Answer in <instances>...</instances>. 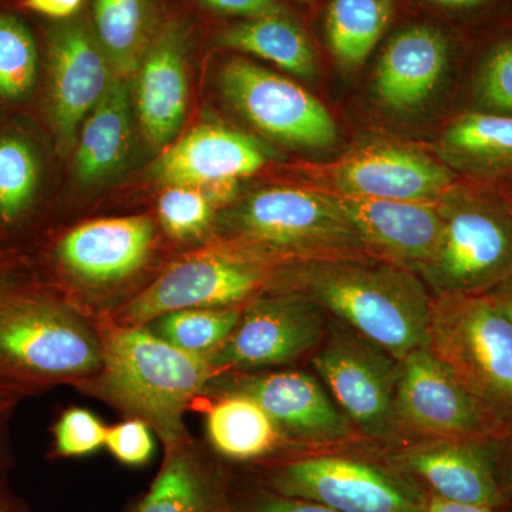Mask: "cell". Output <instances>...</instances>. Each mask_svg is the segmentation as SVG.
Listing matches in <instances>:
<instances>
[{
	"instance_id": "6da1fadb",
	"label": "cell",
	"mask_w": 512,
	"mask_h": 512,
	"mask_svg": "<svg viewBox=\"0 0 512 512\" xmlns=\"http://www.w3.org/2000/svg\"><path fill=\"white\" fill-rule=\"evenodd\" d=\"M99 372L76 387L123 419L150 426L164 448L192 439L185 414L214 377L210 356L191 355L168 345L147 326L97 323Z\"/></svg>"
},
{
	"instance_id": "7a4b0ae2",
	"label": "cell",
	"mask_w": 512,
	"mask_h": 512,
	"mask_svg": "<svg viewBox=\"0 0 512 512\" xmlns=\"http://www.w3.org/2000/svg\"><path fill=\"white\" fill-rule=\"evenodd\" d=\"M272 291H298L402 360L426 348L433 295L416 272L373 256L279 268Z\"/></svg>"
},
{
	"instance_id": "3957f363",
	"label": "cell",
	"mask_w": 512,
	"mask_h": 512,
	"mask_svg": "<svg viewBox=\"0 0 512 512\" xmlns=\"http://www.w3.org/2000/svg\"><path fill=\"white\" fill-rule=\"evenodd\" d=\"M101 366L96 323L53 289L19 288L0 299V384L22 397L79 387Z\"/></svg>"
},
{
	"instance_id": "277c9868",
	"label": "cell",
	"mask_w": 512,
	"mask_h": 512,
	"mask_svg": "<svg viewBox=\"0 0 512 512\" xmlns=\"http://www.w3.org/2000/svg\"><path fill=\"white\" fill-rule=\"evenodd\" d=\"M158 244V225L148 215L80 222L53 244L50 258L62 284L53 291L96 325L109 320L146 289L140 281Z\"/></svg>"
},
{
	"instance_id": "5b68a950",
	"label": "cell",
	"mask_w": 512,
	"mask_h": 512,
	"mask_svg": "<svg viewBox=\"0 0 512 512\" xmlns=\"http://www.w3.org/2000/svg\"><path fill=\"white\" fill-rule=\"evenodd\" d=\"M276 494L339 512H423L424 493L363 443L288 450L251 466L248 476Z\"/></svg>"
},
{
	"instance_id": "8992f818",
	"label": "cell",
	"mask_w": 512,
	"mask_h": 512,
	"mask_svg": "<svg viewBox=\"0 0 512 512\" xmlns=\"http://www.w3.org/2000/svg\"><path fill=\"white\" fill-rule=\"evenodd\" d=\"M426 348L511 436L512 323L490 295L433 296Z\"/></svg>"
},
{
	"instance_id": "52a82bcc",
	"label": "cell",
	"mask_w": 512,
	"mask_h": 512,
	"mask_svg": "<svg viewBox=\"0 0 512 512\" xmlns=\"http://www.w3.org/2000/svg\"><path fill=\"white\" fill-rule=\"evenodd\" d=\"M278 266L370 256L338 197L274 187L239 205L222 239Z\"/></svg>"
},
{
	"instance_id": "ba28073f",
	"label": "cell",
	"mask_w": 512,
	"mask_h": 512,
	"mask_svg": "<svg viewBox=\"0 0 512 512\" xmlns=\"http://www.w3.org/2000/svg\"><path fill=\"white\" fill-rule=\"evenodd\" d=\"M278 271V266L221 239L171 259L157 278L109 322L143 326L180 309L244 306L274 288Z\"/></svg>"
},
{
	"instance_id": "9c48e42d",
	"label": "cell",
	"mask_w": 512,
	"mask_h": 512,
	"mask_svg": "<svg viewBox=\"0 0 512 512\" xmlns=\"http://www.w3.org/2000/svg\"><path fill=\"white\" fill-rule=\"evenodd\" d=\"M309 363L360 441L382 451L399 446L394 426L397 357L330 316Z\"/></svg>"
},
{
	"instance_id": "30bf717a",
	"label": "cell",
	"mask_w": 512,
	"mask_h": 512,
	"mask_svg": "<svg viewBox=\"0 0 512 512\" xmlns=\"http://www.w3.org/2000/svg\"><path fill=\"white\" fill-rule=\"evenodd\" d=\"M440 211L439 249L419 274L431 295H487L512 279V218L503 208L463 198Z\"/></svg>"
},
{
	"instance_id": "8fae6325",
	"label": "cell",
	"mask_w": 512,
	"mask_h": 512,
	"mask_svg": "<svg viewBox=\"0 0 512 512\" xmlns=\"http://www.w3.org/2000/svg\"><path fill=\"white\" fill-rule=\"evenodd\" d=\"M329 320V313L301 292L262 293L244 306L237 328L210 356L214 377L284 369L309 360L325 338Z\"/></svg>"
},
{
	"instance_id": "7c38bea8",
	"label": "cell",
	"mask_w": 512,
	"mask_h": 512,
	"mask_svg": "<svg viewBox=\"0 0 512 512\" xmlns=\"http://www.w3.org/2000/svg\"><path fill=\"white\" fill-rule=\"evenodd\" d=\"M221 394H244L255 400L275 421L289 450L363 443L319 377L306 370L227 373L211 379L200 399Z\"/></svg>"
},
{
	"instance_id": "4fadbf2b",
	"label": "cell",
	"mask_w": 512,
	"mask_h": 512,
	"mask_svg": "<svg viewBox=\"0 0 512 512\" xmlns=\"http://www.w3.org/2000/svg\"><path fill=\"white\" fill-rule=\"evenodd\" d=\"M228 103L265 136L291 148L328 150L338 141L329 110L299 84L241 57L220 70Z\"/></svg>"
},
{
	"instance_id": "5bb4252c",
	"label": "cell",
	"mask_w": 512,
	"mask_h": 512,
	"mask_svg": "<svg viewBox=\"0 0 512 512\" xmlns=\"http://www.w3.org/2000/svg\"><path fill=\"white\" fill-rule=\"evenodd\" d=\"M394 426L397 448L427 440H500L476 400L427 348L400 360Z\"/></svg>"
},
{
	"instance_id": "9a60e30c",
	"label": "cell",
	"mask_w": 512,
	"mask_h": 512,
	"mask_svg": "<svg viewBox=\"0 0 512 512\" xmlns=\"http://www.w3.org/2000/svg\"><path fill=\"white\" fill-rule=\"evenodd\" d=\"M494 439L427 440L383 451L424 494L503 510L510 504L498 471Z\"/></svg>"
},
{
	"instance_id": "2e32d148",
	"label": "cell",
	"mask_w": 512,
	"mask_h": 512,
	"mask_svg": "<svg viewBox=\"0 0 512 512\" xmlns=\"http://www.w3.org/2000/svg\"><path fill=\"white\" fill-rule=\"evenodd\" d=\"M116 79L93 29L82 18L67 19L49 37L50 116L57 146L76 147L83 121Z\"/></svg>"
},
{
	"instance_id": "e0dca14e",
	"label": "cell",
	"mask_w": 512,
	"mask_h": 512,
	"mask_svg": "<svg viewBox=\"0 0 512 512\" xmlns=\"http://www.w3.org/2000/svg\"><path fill=\"white\" fill-rule=\"evenodd\" d=\"M190 29L180 18L158 23L136 73L141 130L154 148L167 146L183 127L188 104Z\"/></svg>"
},
{
	"instance_id": "ac0fdd59",
	"label": "cell",
	"mask_w": 512,
	"mask_h": 512,
	"mask_svg": "<svg viewBox=\"0 0 512 512\" xmlns=\"http://www.w3.org/2000/svg\"><path fill=\"white\" fill-rule=\"evenodd\" d=\"M367 254L420 274L439 249L441 211L427 202L338 197Z\"/></svg>"
},
{
	"instance_id": "d6986e66",
	"label": "cell",
	"mask_w": 512,
	"mask_h": 512,
	"mask_svg": "<svg viewBox=\"0 0 512 512\" xmlns=\"http://www.w3.org/2000/svg\"><path fill=\"white\" fill-rule=\"evenodd\" d=\"M453 175L427 154L400 146H373L336 168L335 184L343 197L427 202L439 200Z\"/></svg>"
},
{
	"instance_id": "ffe728a7",
	"label": "cell",
	"mask_w": 512,
	"mask_h": 512,
	"mask_svg": "<svg viewBox=\"0 0 512 512\" xmlns=\"http://www.w3.org/2000/svg\"><path fill=\"white\" fill-rule=\"evenodd\" d=\"M234 474L197 439L164 448L153 483L124 512H231Z\"/></svg>"
},
{
	"instance_id": "44dd1931",
	"label": "cell",
	"mask_w": 512,
	"mask_h": 512,
	"mask_svg": "<svg viewBox=\"0 0 512 512\" xmlns=\"http://www.w3.org/2000/svg\"><path fill=\"white\" fill-rule=\"evenodd\" d=\"M265 148L242 131L200 124L164 151L151 168L154 180L164 187L238 181L264 167Z\"/></svg>"
},
{
	"instance_id": "7402d4cb",
	"label": "cell",
	"mask_w": 512,
	"mask_h": 512,
	"mask_svg": "<svg viewBox=\"0 0 512 512\" xmlns=\"http://www.w3.org/2000/svg\"><path fill=\"white\" fill-rule=\"evenodd\" d=\"M448 64V42L439 29L412 26L390 39L380 55L375 92L396 113L417 110L436 92Z\"/></svg>"
},
{
	"instance_id": "603a6c76",
	"label": "cell",
	"mask_w": 512,
	"mask_h": 512,
	"mask_svg": "<svg viewBox=\"0 0 512 512\" xmlns=\"http://www.w3.org/2000/svg\"><path fill=\"white\" fill-rule=\"evenodd\" d=\"M197 402L205 404L207 446L224 463L251 467L289 450L271 416L244 394H221Z\"/></svg>"
},
{
	"instance_id": "cb8c5ba5",
	"label": "cell",
	"mask_w": 512,
	"mask_h": 512,
	"mask_svg": "<svg viewBox=\"0 0 512 512\" xmlns=\"http://www.w3.org/2000/svg\"><path fill=\"white\" fill-rule=\"evenodd\" d=\"M130 140V86L127 80L116 77L80 127L74 147L77 180L92 185L110 177L127 157Z\"/></svg>"
},
{
	"instance_id": "d4e9b609",
	"label": "cell",
	"mask_w": 512,
	"mask_h": 512,
	"mask_svg": "<svg viewBox=\"0 0 512 512\" xmlns=\"http://www.w3.org/2000/svg\"><path fill=\"white\" fill-rule=\"evenodd\" d=\"M215 42L274 63L295 76L312 77L318 70L311 40L288 15L239 20L222 29Z\"/></svg>"
},
{
	"instance_id": "484cf974",
	"label": "cell",
	"mask_w": 512,
	"mask_h": 512,
	"mask_svg": "<svg viewBox=\"0 0 512 512\" xmlns=\"http://www.w3.org/2000/svg\"><path fill=\"white\" fill-rule=\"evenodd\" d=\"M157 26L151 0H94L93 33L119 79L136 76Z\"/></svg>"
},
{
	"instance_id": "4316f807",
	"label": "cell",
	"mask_w": 512,
	"mask_h": 512,
	"mask_svg": "<svg viewBox=\"0 0 512 512\" xmlns=\"http://www.w3.org/2000/svg\"><path fill=\"white\" fill-rule=\"evenodd\" d=\"M394 15V0H330L326 40L333 57L345 69L366 62Z\"/></svg>"
},
{
	"instance_id": "83f0119b",
	"label": "cell",
	"mask_w": 512,
	"mask_h": 512,
	"mask_svg": "<svg viewBox=\"0 0 512 512\" xmlns=\"http://www.w3.org/2000/svg\"><path fill=\"white\" fill-rule=\"evenodd\" d=\"M244 306L180 309L143 326L174 348L191 355L211 356L237 328Z\"/></svg>"
},
{
	"instance_id": "f1b7e54d",
	"label": "cell",
	"mask_w": 512,
	"mask_h": 512,
	"mask_svg": "<svg viewBox=\"0 0 512 512\" xmlns=\"http://www.w3.org/2000/svg\"><path fill=\"white\" fill-rule=\"evenodd\" d=\"M443 141L448 150L474 165L512 163V116L464 114L448 126Z\"/></svg>"
},
{
	"instance_id": "f546056e",
	"label": "cell",
	"mask_w": 512,
	"mask_h": 512,
	"mask_svg": "<svg viewBox=\"0 0 512 512\" xmlns=\"http://www.w3.org/2000/svg\"><path fill=\"white\" fill-rule=\"evenodd\" d=\"M39 183V164L28 143L0 138V221L13 224L29 210Z\"/></svg>"
},
{
	"instance_id": "4dcf8cb0",
	"label": "cell",
	"mask_w": 512,
	"mask_h": 512,
	"mask_svg": "<svg viewBox=\"0 0 512 512\" xmlns=\"http://www.w3.org/2000/svg\"><path fill=\"white\" fill-rule=\"evenodd\" d=\"M217 208L190 185L165 187L158 198V227L177 244H192L210 234Z\"/></svg>"
},
{
	"instance_id": "1f68e13d",
	"label": "cell",
	"mask_w": 512,
	"mask_h": 512,
	"mask_svg": "<svg viewBox=\"0 0 512 512\" xmlns=\"http://www.w3.org/2000/svg\"><path fill=\"white\" fill-rule=\"evenodd\" d=\"M37 46L25 23L0 15V97L19 100L32 92L37 79Z\"/></svg>"
},
{
	"instance_id": "d6a6232c",
	"label": "cell",
	"mask_w": 512,
	"mask_h": 512,
	"mask_svg": "<svg viewBox=\"0 0 512 512\" xmlns=\"http://www.w3.org/2000/svg\"><path fill=\"white\" fill-rule=\"evenodd\" d=\"M109 426L89 409L70 406L64 409L52 426V444L47 457L72 460L93 456L106 443Z\"/></svg>"
},
{
	"instance_id": "836d02e7",
	"label": "cell",
	"mask_w": 512,
	"mask_h": 512,
	"mask_svg": "<svg viewBox=\"0 0 512 512\" xmlns=\"http://www.w3.org/2000/svg\"><path fill=\"white\" fill-rule=\"evenodd\" d=\"M478 103L512 116V42L495 46L484 60L476 83Z\"/></svg>"
},
{
	"instance_id": "e575fe53",
	"label": "cell",
	"mask_w": 512,
	"mask_h": 512,
	"mask_svg": "<svg viewBox=\"0 0 512 512\" xmlns=\"http://www.w3.org/2000/svg\"><path fill=\"white\" fill-rule=\"evenodd\" d=\"M231 512H339L323 505L276 494L252 478L234 476Z\"/></svg>"
},
{
	"instance_id": "d590c367",
	"label": "cell",
	"mask_w": 512,
	"mask_h": 512,
	"mask_svg": "<svg viewBox=\"0 0 512 512\" xmlns=\"http://www.w3.org/2000/svg\"><path fill=\"white\" fill-rule=\"evenodd\" d=\"M104 447L114 460L131 468L150 464L156 451L153 430L137 419H123L121 423L110 426Z\"/></svg>"
},
{
	"instance_id": "8d00e7d4",
	"label": "cell",
	"mask_w": 512,
	"mask_h": 512,
	"mask_svg": "<svg viewBox=\"0 0 512 512\" xmlns=\"http://www.w3.org/2000/svg\"><path fill=\"white\" fill-rule=\"evenodd\" d=\"M195 2L200 3L202 8L211 10V12L241 19L291 16L289 9L281 0H195Z\"/></svg>"
},
{
	"instance_id": "74e56055",
	"label": "cell",
	"mask_w": 512,
	"mask_h": 512,
	"mask_svg": "<svg viewBox=\"0 0 512 512\" xmlns=\"http://www.w3.org/2000/svg\"><path fill=\"white\" fill-rule=\"evenodd\" d=\"M83 2L84 0H22V6L47 18L67 20L79 12Z\"/></svg>"
},
{
	"instance_id": "f35d334b",
	"label": "cell",
	"mask_w": 512,
	"mask_h": 512,
	"mask_svg": "<svg viewBox=\"0 0 512 512\" xmlns=\"http://www.w3.org/2000/svg\"><path fill=\"white\" fill-rule=\"evenodd\" d=\"M9 470L10 467H0V512H30L28 503L10 484Z\"/></svg>"
},
{
	"instance_id": "ab89813d",
	"label": "cell",
	"mask_w": 512,
	"mask_h": 512,
	"mask_svg": "<svg viewBox=\"0 0 512 512\" xmlns=\"http://www.w3.org/2000/svg\"><path fill=\"white\" fill-rule=\"evenodd\" d=\"M423 512H501V510L483 507V505L453 503V501L443 500L434 495L424 494Z\"/></svg>"
},
{
	"instance_id": "60d3db41",
	"label": "cell",
	"mask_w": 512,
	"mask_h": 512,
	"mask_svg": "<svg viewBox=\"0 0 512 512\" xmlns=\"http://www.w3.org/2000/svg\"><path fill=\"white\" fill-rule=\"evenodd\" d=\"M498 471L508 500H512V434L500 440L498 446Z\"/></svg>"
},
{
	"instance_id": "b9f144b4",
	"label": "cell",
	"mask_w": 512,
	"mask_h": 512,
	"mask_svg": "<svg viewBox=\"0 0 512 512\" xmlns=\"http://www.w3.org/2000/svg\"><path fill=\"white\" fill-rule=\"evenodd\" d=\"M22 399L23 397L19 393L0 384V431L6 430L10 416L15 412Z\"/></svg>"
},
{
	"instance_id": "7bdbcfd3",
	"label": "cell",
	"mask_w": 512,
	"mask_h": 512,
	"mask_svg": "<svg viewBox=\"0 0 512 512\" xmlns=\"http://www.w3.org/2000/svg\"><path fill=\"white\" fill-rule=\"evenodd\" d=\"M487 295H490V298L497 303L498 308L507 315L512 323V279L493 289Z\"/></svg>"
},
{
	"instance_id": "ee69618b",
	"label": "cell",
	"mask_w": 512,
	"mask_h": 512,
	"mask_svg": "<svg viewBox=\"0 0 512 512\" xmlns=\"http://www.w3.org/2000/svg\"><path fill=\"white\" fill-rule=\"evenodd\" d=\"M22 288L16 284L15 279L5 269L0 268V299L5 298L10 292L16 291V289Z\"/></svg>"
},
{
	"instance_id": "f6af8a7d",
	"label": "cell",
	"mask_w": 512,
	"mask_h": 512,
	"mask_svg": "<svg viewBox=\"0 0 512 512\" xmlns=\"http://www.w3.org/2000/svg\"><path fill=\"white\" fill-rule=\"evenodd\" d=\"M429 2L434 3V5L444 6V8L461 9L480 5L485 0H429Z\"/></svg>"
},
{
	"instance_id": "bcb514c9",
	"label": "cell",
	"mask_w": 512,
	"mask_h": 512,
	"mask_svg": "<svg viewBox=\"0 0 512 512\" xmlns=\"http://www.w3.org/2000/svg\"><path fill=\"white\" fill-rule=\"evenodd\" d=\"M12 466V456H10L8 437L6 430L0 431V467Z\"/></svg>"
},
{
	"instance_id": "7dc6e473",
	"label": "cell",
	"mask_w": 512,
	"mask_h": 512,
	"mask_svg": "<svg viewBox=\"0 0 512 512\" xmlns=\"http://www.w3.org/2000/svg\"><path fill=\"white\" fill-rule=\"evenodd\" d=\"M298 2H301V3H312L313 0H298Z\"/></svg>"
},
{
	"instance_id": "c3c4849f",
	"label": "cell",
	"mask_w": 512,
	"mask_h": 512,
	"mask_svg": "<svg viewBox=\"0 0 512 512\" xmlns=\"http://www.w3.org/2000/svg\"><path fill=\"white\" fill-rule=\"evenodd\" d=\"M510 503H511V504H510V508H508V510H507V511H503V510H501V512H512V500L510 501Z\"/></svg>"
}]
</instances>
